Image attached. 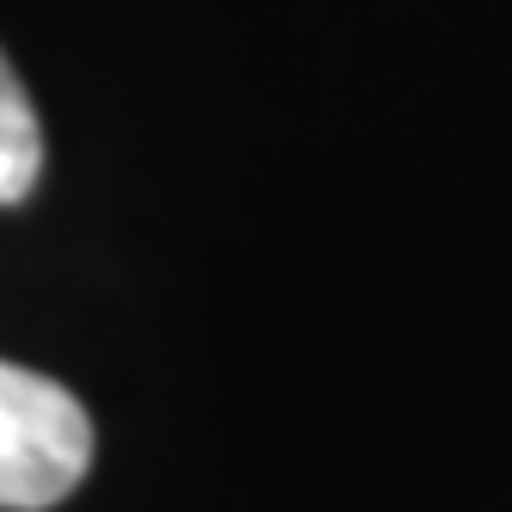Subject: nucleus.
Returning a JSON list of instances; mask_svg holds the SVG:
<instances>
[{
    "label": "nucleus",
    "mask_w": 512,
    "mask_h": 512,
    "mask_svg": "<svg viewBox=\"0 0 512 512\" xmlns=\"http://www.w3.org/2000/svg\"><path fill=\"white\" fill-rule=\"evenodd\" d=\"M44 173V130L25 99V81L0 56V204H19Z\"/></svg>",
    "instance_id": "f03ea898"
},
{
    "label": "nucleus",
    "mask_w": 512,
    "mask_h": 512,
    "mask_svg": "<svg viewBox=\"0 0 512 512\" xmlns=\"http://www.w3.org/2000/svg\"><path fill=\"white\" fill-rule=\"evenodd\" d=\"M93 420L56 377L0 358V512H44L81 488Z\"/></svg>",
    "instance_id": "f257e3e1"
}]
</instances>
